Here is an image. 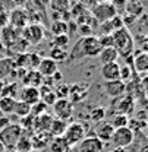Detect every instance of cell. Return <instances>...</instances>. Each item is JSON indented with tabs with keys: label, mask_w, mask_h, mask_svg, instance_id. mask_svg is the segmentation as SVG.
Returning a JSON list of instances; mask_svg holds the SVG:
<instances>
[{
	"label": "cell",
	"mask_w": 148,
	"mask_h": 152,
	"mask_svg": "<svg viewBox=\"0 0 148 152\" xmlns=\"http://www.w3.org/2000/svg\"><path fill=\"white\" fill-rule=\"evenodd\" d=\"M15 98H9V96H0V113L1 114H13V108H15Z\"/></svg>",
	"instance_id": "obj_29"
},
{
	"label": "cell",
	"mask_w": 148,
	"mask_h": 152,
	"mask_svg": "<svg viewBox=\"0 0 148 152\" xmlns=\"http://www.w3.org/2000/svg\"><path fill=\"white\" fill-rule=\"evenodd\" d=\"M50 149L52 152H68L71 149V146L68 145V142L65 140L63 136H59V137H52L50 140Z\"/></svg>",
	"instance_id": "obj_28"
},
{
	"label": "cell",
	"mask_w": 148,
	"mask_h": 152,
	"mask_svg": "<svg viewBox=\"0 0 148 152\" xmlns=\"http://www.w3.org/2000/svg\"><path fill=\"white\" fill-rule=\"evenodd\" d=\"M142 45H144V48H145V50H148V34L142 38Z\"/></svg>",
	"instance_id": "obj_53"
},
{
	"label": "cell",
	"mask_w": 148,
	"mask_h": 152,
	"mask_svg": "<svg viewBox=\"0 0 148 152\" xmlns=\"http://www.w3.org/2000/svg\"><path fill=\"white\" fill-rule=\"evenodd\" d=\"M78 31L81 32L82 37L93 35V26H90V25H78Z\"/></svg>",
	"instance_id": "obj_46"
},
{
	"label": "cell",
	"mask_w": 148,
	"mask_h": 152,
	"mask_svg": "<svg viewBox=\"0 0 148 152\" xmlns=\"http://www.w3.org/2000/svg\"><path fill=\"white\" fill-rule=\"evenodd\" d=\"M114 132V127L110 124V121H100L95 124V129H94V136L97 139H100L103 143L104 142H110L111 136Z\"/></svg>",
	"instance_id": "obj_11"
},
{
	"label": "cell",
	"mask_w": 148,
	"mask_h": 152,
	"mask_svg": "<svg viewBox=\"0 0 148 152\" xmlns=\"http://www.w3.org/2000/svg\"><path fill=\"white\" fill-rule=\"evenodd\" d=\"M90 12H91L93 18L97 20V23L107 22V20L113 19L117 15L116 10H114V7L111 6V3H106V1L104 3H97L95 6H93L90 9Z\"/></svg>",
	"instance_id": "obj_7"
},
{
	"label": "cell",
	"mask_w": 148,
	"mask_h": 152,
	"mask_svg": "<svg viewBox=\"0 0 148 152\" xmlns=\"http://www.w3.org/2000/svg\"><path fill=\"white\" fill-rule=\"evenodd\" d=\"M9 25V13L6 12H0V28Z\"/></svg>",
	"instance_id": "obj_47"
},
{
	"label": "cell",
	"mask_w": 148,
	"mask_h": 152,
	"mask_svg": "<svg viewBox=\"0 0 148 152\" xmlns=\"http://www.w3.org/2000/svg\"><path fill=\"white\" fill-rule=\"evenodd\" d=\"M24 86H32V88H38L44 83V77L40 75V72L35 69H29L27 70L25 76L22 77Z\"/></svg>",
	"instance_id": "obj_20"
},
{
	"label": "cell",
	"mask_w": 148,
	"mask_h": 152,
	"mask_svg": "<svg viewBox=\"0 0 148 152\" xmlns=\"http://www.w3.org/2000/svg\"><path fill=\"white\" fill-rule=\"evenodd\" d=\"M4 80H0V96H1V94H3V88H4Z\"/></svg>",
	"instance_id": "obj_55"
},
{
	"label": "cell",
	"mask_w": 148,
	"mask_h": 152,
	"mask_svg": "<svg viewBox=\"0 0 148 152\" xmlns=\"http://www.w3.org/2000/svg\"><path fill=\"white\" fill-rule=\"evenodd\" d=\"M87 9H91L93 6H95L97 4V0H79Z\"/></svg>",
	"instance_id": "obj_50"
},
{
	"label": "cell",
	"mask_w": 148,
	"mask_h": 152,
	"mask_svg": "<svg viewBox=\"0 0 148 152\" xmlns=\"http://www.w3.org/2000/svg\"><path fill=\"white\" fill-rule=\"evenodd\" d=\"M0 152H7V149L4 148V145H3L1 142H0Z\"/></svg>",
	"instance_id": "obj_57"
},
{
	"label": "cell",
	"mask_w": 148,
	"mask_h": 152,
	"mask_svg": "<svg viewBox=\"0 0 148 152\" xmlns=\"http://www.w3.org/2000/svg\"><path fill=\"white\" fill-rule=\"evenodd\" d=\"M69 42H71V37H69L68 34H65V35H57V37L53 38V47H54V48L65 50V48L69 45Z\"/></svg>",
	"instance_id": "obj_38"
},
{
	"label": "cell",
	"mask_w": 148,
	"mask_h": 152,
	"mask_svg": "<svg viewBox=\"0 0 148 152\" xmlns=\"http://www.w3.org/2000/svg\"><path fill=\"white\" fill-rule=\"evenodd\" d=\"M110 124L114 129H119V127H126L129 126V115H125V114H114L113 118H111Z\"/></svg>",
	"instance_id": "obj_33"
},
{
	"label": "cell",
	"mask_w": 148,
	"mask_h": 152,
	"mask_svg": "<svg viewBox=\"0 0 148 152\" xmlns=\"http://www.w3.org/2000/svg\"><path fill=\"white\" fill-rule=\"evenodd\" d=\"M4 51H6V48H4V45H3L1 39H0V54H1V53H4Z\"/></svg>",
	"instance_id": "obj_56"
},
{
	"label": "cell",
	"mask_w": 148,
	"mask_h": 152,
	"mask_svg": "<svg viewBox=\"0 0 148 152\" xmlns=\"http://www.w3.org/2000/svg\"><path fill=\"white\" fill-rule=\"evenodd\" d=\"M144 12H145V10H144V7L139 4L138 0H128V1H126V7H125V13H126V15H130V16L138 19ZM125 13H123V15H125Z\"/></svg>",
	"instance_id": "obj_24"
},
{
	"label": "cell",
	"mask_w": 148,
	"mask_h": 152,
	"mask_svg": "<svg viewBox=\"0 0 148 152\" xmlns=\"http://www.w3.org/2000/svg\"><path fill=\"white\" fill-rule=\"evenodd\" d=\"M88 95V83H74L69 85V101L74 102H81L82 99H85V96Z\"/></svg>",
	"instance_id": "obj_12"
},
{
	"label": "cell",
	"mask_w": 148,
	"mask_h": 152,
	"mask_svg": "<svg viewBox=\"0 0 148 152\" xmlns=\"http://www.w3.org/2000/svg\"><path fill=\"white\" fill-rule=\"evenodd\" d=\"M19 101L27 102L28 105H34L35 102L40 101V89L32 88V86H24L19 91Z\"/></svg>",
	"instance_id": "obj_15"
},
{
	"label": "cell",
	"mask_w": 148,
	"mask_h": 152,
	"mask_svg": "<svg viewBox=\"0 0 148 152\" xmlns=\"http://www.w3.org/2000/svg\"><path fill=\"white\" fill-rule=\"evenodd\" d=\"M104 151V143L97 139L95 136H85L79 143H78V152H103Z\"/></svg>",
	"instance_id": "obj_10"
},
{
	"label": "cell",
	"mask_w": 148,
	"mask_h": 152,
	"mask_svg": "<svg viewBox=\"0 0 148 152\" xmlns=\"http://www.w3.org/2000/svg\"><path fill=\"white\" fill-rule=\"evenodd\" d=\"M85 136H87V129H85V126H84L82 123H79V121H75V123L68 124L66 130L63 133V137H65V140L68 142V145H69L71 148L75 146V145H78Z\"/></svg>",
	"instance_id": "obj_5"
},
{
	"label": "cell",
	"mask_w": 148,
	"mask_h": 152,
	"mask_svg": "<svg viewBox=\"0 0 148 152\" xmlns=\"http://www.w3.org/2000/svg\"><path fill=\"white\" fill-rule=\"evenodd\" d=\"M41 58L43 57L40 56L38 53H28V63H27V69L29 70V69H35L37 70L38 64H40V61H41Z\"/></svg>",
	"instance_id": "obj_39"
},
{
	"label": "cell",
	"mask_w": 148,
	"mask_h": 152,
	"mask_svg": "<svg viewBox=\"0 0 148 152\" xmlns=\"http://www.w3.org/2000/svg\"><path fill=\"white\" fill-rule=\"evenodd\" d=\"M19 37H21V32L16 31V29H15L13 26H10V25L3 26L1 31H0V39H1V42H3V45H4L6 50H7Z\"/></svg>",
	"instance_id": "obj_14"
},
{
	"label": "cell",
	"mask_w": 148,
	"mask_h": 152,
	"mask_svg": "<svg viewBox=\"0 0 148 152\" xmlns=\"http://www.w3.org/2000/svg\"><path fill=\"white\" fill-rule=\"evenodd\" d=\"M111 152H128V149L126 148H113Z\"/></svg>",
	"instance_id": "obj_54"
},
{
	"label": "cell",
	"mask_w": 148,
	"mask_h": 152,
	"mask_svg": "<svg viewBox=\"0 0 148 152\" xmlns=\"http://www.w3.org/2000/svg\"><path fill=\"white\" fill-rule=\"evenodd\" d=\"M98 58H100L101 64H107V63H114L119 58V54L114 50V47H109V48H103L101 50V53L98 54Z\"/></svg>",
	"instance_id": "obj_26"
},
{
	"label": "cell",
	"mask_w": 148,
	"mask_h": 152,
	"mask_svg": "<svg viewBox=\"0 0 148 152\" xmlns=\"http://www.w3.org/2000/svg\"><path fill=\"white\" fill-rule=\"evenodd\" d=\"M54 94H56V96H57V99H60V98H68V96H69V85L65 83V82H60V83L57 85V88L54 89Z\"/></svg>",
	"instance_id": "obj_40"
},
{
	"label": "cell",
	"mask_w": 148,
	"mask_h": 152,
	"mask_svg": "<svg viewBox=\"0 0 148 152\" xmlns=\"http://www.w3.org/2000/svg\"><path fill=\"white\" fill-rule=\"evenodd\" d=\"M29 23V13L24 7H15L9 13V25L13 26L16 31H22Z\"/></svg>",
	"instance_id": "obj_8"
},
{
	"label": "cell",
	"mask_w": 148,
	"mask_h": 152,
	"mask_svg": "<svg viewBox=\"0 0 148 152\" xmlns=\"http://www.w3.org/2000/svg\"><path fill=\"white\" fill-rule=\"evenodd\" d=\"M53 117L50 114L44 113L38 117H34V132L35 133H49L52 126Z\"/></svg>",
	"instance_id": "obj_19"
},
{
	"label": "cell",
	"mask_w": 148,
	"mask_h": 152,
	"mask_svg": "<svg viewBox=\"0 0 148 152\" xmlns=\"http://www.w3.org/2000/svg\"><path fill=\"white\" fill-rule=\"evenodd\" d=\"M0 117H1V113H0Z\"/></svg>",
	"instance_id": "obj_60"
},
{
	"label": "cell",
	"mask_w": 148,
	"mask_h": 152,
	"mask_svg": "<svg viewBox=\"0 0 148 152\" xmlns=\"http://www.w3.org/2000/svg\"><path fill=\"white\" fill-rule=\"evenodd\" d=\"M98 41H100L101 48L113 47V37H111V35H100V37H98Z\"/></svg>",
	"instance_id": "obj_44"
},
{
	"label": "cell",
	"mask_w": 148,
	"mask_h": 152,
	"mask_svg": "<svg viewBox=\"0 0 148 152\" xmlns=\"http://www.w3.org/2000/svg\"><path fill=\"white\" fill-rule=\"evenodd\" d=\"M139 4L144 7V10H148V0H138Z\"/></svg>",
	"instance_id": "obj_52"
},
{
	"label": "cell",
	"mask_w": 148,
	"mask_h": 152,
	"mask_svg": "<svg viewBox=\"0 0 148 152\" xmlns=\"http://www.w3.org/2000/svg\"><path fill=\"white\" fill-rule=\"evenodd\" d=\"M49 7L52 9V12L63 15L66 12H69L71 9V0H50L49 1Z\"/></svg>",
	"instance_id": "obj_23"
},
{
	"label": "cell",
	"mask_w": 148,
	"mask_h": 152,
	"mask_svg": "<svg viewBox=\"0 0 148 152\" xmlns=\"http://www.w3.org/2000/svg\"><path fill=\"white\" fill-rule=\"evenodd\" d=\"M12 123V120H10V117H6V115H1L0 117V130L1 129H4L6 126H9Z\"/></svg>",
	"instance_id": "obj_49"
},
{
	"label": "cell",
	"mask_w": 148,
	"mask_h": 152,
	"mask_svg": "<svg viewBox=\"0 0 148 152\" xmlns=\"http://www.w3.org/2000/svg\"><path fill=\"white\" fill-rule=\"evenodd\" d=\"M37 70L43 77H52L57 72V63L54 60H52L50 57H43L40 64H38Z\"/></svg>",
	"instance_id": "obj_17"
},
{
	"label": "cell",
	"mask_w": 148,
	"mask_h": 152,
	"mask_svg": "<svg viewBox=\"0 0 148 152\" xmlns=\"http://www.w3.org/2000/svg\"><path fill=\"white\" fill-rule=\"evenodd\" d=\"M133 139H135V132L126 126V127L114 129L110 142L114 148H128L133 143Z\"/></svg>",
	"instance_id": "obj_6"
},
{
	"label": "cell",
	"mask_w": 148,
	"mask_h": 152,
	"mask_svg": "<svg viewBox=\"0 0 148 152\" xmlns=\"http://www.w3.org/2000/svg\"><path fill=\"white\" fill-rule=\"evenodd\" d=\"M120 75V66L117 61L114 63H107V64H101V77L106 82H111V80H117Z\"/></svg>",
	"instance_id": "obj_16"
},
{
	"label": "cell",
	"mask_w": 148,
	"mask_h": 152,
	"mask_svg": "<svg viewBox=\"0 0 148 152\" xmlns=\"http://www.w3.org/2000/svg\"><path fill=\"white\" fill-rule=\"evenodd\" d=\"M52 140L50 133H35L31 136V142H32V149H43L46 148Z\"/></svg>",
	"instance_id": "obj_22"
},
{
	"label": "cell",
	"mask_w": 148,
	"mask_h": 152,
	"mask_svg": "<svg viewBox=\"0 0 148 152\" xmlns=\"http://www.w3.org/2000/svg\"><path fill=\"white\" fill-rule=\"evenodd\" d=\"M66 127H68V121H63V120H59V118H53L49 133H50L52 137H59V136H63Z\"/></svg>",
	"instance_id": "obj_27"
},
{
	"label": "cell",
	"mask_w": 148,
	"mask_h": 152,
	"mask_svg": "<svg viewBox=\"0 0 148 152\" xmlns=\"http://www.w3.org/2000/svg\"><path fill=\"white\" fill-rule=\"evenodd\" d=\"M110 23H111V26H113L114 31H117V29H120V28L125 26V25H123V19H122L120 15H116L113 19H110Z\"/></svg>",
	"instance_id": "obj_45"
},
{
	"label": "cell",
	"mask_w": 148,
	"mask_h": 152,
	"mask_svg": "<svg viewBox=\"0 0 148 152\" xmlns=\"http://www.w3.org/2000/svg\"><path fill=\"white\" fill-rule=\"evenodd\" d=\"M13 70V61L12 57H3L0 58V80H4L10 76V72Z\"/></svg>",
	"instance_id": "obj_25"
},
{
	"label": "cell",
	"mask_w": 148,
	"mask_h": 152,
	"mask_svg": "<svg viewBox=\"0 0 148 152\" xmlns=\"http://www.w3.org/2000/svg\"><path fill=\"white\" fill-rule=\"evenodd\" d=\"M46 111H47V105L41 99L38 102H35L34 105H31V115H34V117H38V115L44 114Z\"/></svg>",
	"instance_id": "obj_42"
},
{
	"label": "cell",
	"mask_w": 148,
	"mask_h": 152,
	"mask_svg": "<svg viewBox=\"0 0 148 152\" xmlns=\"http://www.w3.org/2000/svg\"><path fill=\"white\" fill-rule=\"evenodd\" d=\"M32 1H34V4H35L37 7L46 10V9L49 7V1H50V0H32Z\"/></svg>",
	"instance_id": "obj_48"
},
{
	"label": "cell",
	"mask_w": 148,
	"mask_h": 152,
	"mask_svg": "<svg viewBox=\"0 0 148 152\" xmlns=\"http://www.w3.org/2000/svg\"><path fill=\"white\" fill-rule=\"evenodd\" d=\"M104 117H106V108H104V107H101V105L94 107L93 110L90 111V118H91L93 121H95V123L103 121V120H104Z\"/></svg>",
	"instance_id": "obj_37"
},
{
	"label": "cell",
	"mask_w": 148,
	"mask_h": 152,
	"mask_svg": "<svg viewBox=\"0 0 148 152\" xmlns=\"http://www.w3.org/2000/svg\"><path fill=\"white\" fill-rule=\"evenodd\" d=\"M135 108V99L130 94H126L123 96L119 98L117 101V105H116V111L117 114H125V115H129Z\"/></svg>",
	"instance_id": "obj_18"
},
{
	"label": "cell",
	"mask_w": 148,
	"mask_h": 152,
	"mask_svg": "<svg viewBox=\"0 0 148 152\" xmlns=\"http://www.w3.org/2000/svg\"><path fill=\"white\" fill-rule=\"evenodd\" d=\"M113 37V47L117 51L119 56H122L123 58H129L133 53V47H135V41L133 37L129 32L128 28H120L117 31H114L111 34Z\"/></svg>",
	"instance_id": "obj_2"
},
{
	"label": "cell",
	"mask_w": 148,
	"mask_h": 152,
	"mask_svg": "<svg viewBox=\"0 0 148 152\" xmlns=\"http://www.w3.org/2000/svg\"><path fill=\"white\" fill-rule=\"evenodd\" d=\"M126 1L128 0H111V6L114 7V10H116V13L117 15H123L125 13V7H126Z\"/></svg>",
	"instance_id": "obj_43"
},
{
	"label": "cell",
	"mask_w": 148,
	"mask_h": 152,
	"mask_svg": "<svg viewBox=\"0 0 148 152\" xmlns=\"http://www.w3.org/2000/svg\"><path fill=\"white\" fill-rule=\"evenodd\" d=\"M21 37L24 38L28 44L37 45L46 37V28L41 23H28L21 31Z\"/></svg>",
	"instance_id": "obj_4"
},
{
	"label": "cell",
	"mask_w": 148,
	"mask_h": 152,
	"mask_svg": "<svg viewBox=\"0 0 148 152\" xmlns=\"http://www.w3.org/2000/svg\"><path fill=\"white\" fill-rule=\"evenodd\" d=\"M104 1H106V3H110L111 0H97V3H104Z\"/></svg>",
	"instance_id": "obj_58"
},
{
	"label": "cell",
	"mask_w": 148,
	"mask_h": 152,
	"mask_svg": "<svg viewBox=\"0 0 148 152\" xmlns=\"http://www.w3.org/2000/svg\"><path fill=\"white\" fill-rule=\"evenodd\" d=\"M101 45L98 37H82L76 44H75L72 53L69 54L68 60H79L82 57H98V54L101 53Z\"/></svg>",
	"instance_id": "obj_1"
},
{
	"label": "cell",
	"mask_w": 148,
	"mask_h": 152,
	"mask_svg": "<svg viewBox=\"0 0 148 152\" xmlns=\"http://www.w3.org/2000/svg\"><path fill=\"white\" fill-rule=\"evenodd\" d=\"M50 31H52V34L57 37V35H65V34H68V22H65V20H53L52 22V25H50Z\"/></svg>",
	"instance_id": "obj_30"
},
{
	"label": "cell",
	"mask_w": 148,
	"mask_h": 152,
	"mask_svg": "<svg viewBox=\"0 0 148 152\" xmlns=\"http://www.w3.org/2000/svg\"><path fill=\"white\" fill-rule=\"evenodd\" d=\"M145 113H147V114H148V107H147V111H145Z\"/></svg>",
	"instance_id": "obj_59"
},
{
	"label": "cell",
	"mask_w": 148,
	"mask_h": 152,
	"mask_svg": "<svg viewBox=\"0 0 148 152\" xmlns=\"http://www.w3.org/2000/svg\"><path fill=\"white\" fill-rule=\"evenodd\" d=\"M13 4H16V7H22L25 3H27V0H10Z\"/></svg>",
	"instance_id": "obj_51"
},
{
	"label": "cell",
	"mask_w": 148,
	"mask_h": 152,
	"mask_svg": "<svg viewBox=\"0 0 148 152\" xmlns=\"http://www.w3.org/2000/svg\"><path fill=\"white\" fill-rule=\"evenodd\" d=\"M53 111H54L56 118L68 121L74 115V104L68 98H60L53 104Z\"/></svg>",
	"instance_id": "obj_9"
},
{
	"label": "cell",
	"mask_w": 148,
	"mask_h": 152,
	"mask_svg": "<svg viewBox=\"0 0 148 152\" xmlns=\"http://www.w3.org/2000/svg\"><path fill=\"white\" fill-rule=\"evenodd\" d=\"M133 67L138 73L148 72V51H141L133 58Z\"/></svg>",
	"instance_id": "obj_21"
},
{
	"label": "cell",
	"mask_w": 148,
	"mask_h": 152,
	"mask_svg": "<svg viewBox=\"0 0 148 152\" xmlns=\"http://www.w3.org/2000/svg\"><path fill=\"white\" fill-rule=\"evenodd\" d=\"M68 57H69V53H68L66 50L54 48V47L50 50V58H52V60H54L56 63H59V61H66V60H68Z\"/></svg>",
	"instance_id": "obj_36"
},
{
	"label": "cell",
	"mask_w": 148,
	"mask_h": 152,
	"mask_svg": "<svg viewBox=\"0 0 148 152\" xmlns=\"http://www.w3.org/2000/svg\"><path fill=\"white\" fill-rule=\"evenodd\" d=\"M22 134H24V130L19 126V123H10L9 126L0 130V142L4 145L6 149H15Z\"/></svg>",
	"instance_id": "obj_3"
},
{
	"label": "cell",
	"mask_w": 148,
	"mask_h": 152,
	"mask_svg": "<svg viewBox=\"0 0 148 152\" xmlns=\"http://www.w3.org/2000/svg\"><path fill=\"white\" fill-rule=\"evenodd\" d=\"M104 91L111 98H120L126 92V83H123L120 79L111 80V82H106L104 83Z\"/></svg>",
	"instance_id": "obj_13"
},
{
	"label": "cell",
	"mask_w": 148,
	"mask_h": 152,
	"mask_svg": "<svg viewBox=\"0 0 148 152\" xmlns=\"http://www.w3.org/2000/svg\"><path fill=\"white\" fill-rule=\"evenodd\" d=\"M27 47H29V44L22 37H19L7 50H10V51H13L15 54H21V53H27Z\"/></svg>",
	"instance_id": "obj_34"
},
{
	"label": "cell",
	"mask_w": 148,
	"mask_h": 152,
	"mask_svg": "<svg viewBox=\"0 0 148 152\" xmlns=\"http://www.w3.org/2000/svg\"><path fill=\"white\" fill-rule=\"evenodd\" d=\"M15 149L18 152H31L32 151V142H31V136H25L22 134L21 139L18 140Z\"/></svg>",
	"instance_id": "obj_32"
},
{
	"label": "cell",
	"mask_w": 148,
	"mask_h": 152,
	"mask_svg": "<svg viewBox=\"0 0 148 152\" xmlns=\"http://www.w3.org/2000/svg\"><path fill=\"white\" fill-rule=\"evenodd\" d=\"M119 79L123 82V83H128L130 79H132V67L129 64H125V66H120V75Z\"/></svg>",
	"instance_id": "obj_41"
},
{
	"label": "cell",
	"mask_w": 148,
	"mask_h": 152,
	"mask_svg": "<svg viewBox=\"0 0 148 152\" xmlns=\"http://www.w3.org/2000/svg\"><path fill=\"white\" fill-rule=\"evenodd\" d=\"M16 94H19L18 83L16 82H6L1 96H9V98H15L16 99Z\"/></svg>",
	"instance_id": "obj_35"
},
{
	"label": "cell",
	"mask_w": 148,
	"mask_h": 152,
	"mask_svg": "<svg viewBox=\"0 0 148 152\" xmlns=\"http://www.w3.org/2000/svg\"><path fill=\"white\" fill-rule=\"evenodd\" d=\"M13 114L15 115H18V117H27V115H29L31 114V105H28L27 102H24V101H19L16 99V102H15V108H13Z\"/></svg>",
	"instance_id": "obj_31"
}]
</instances>
